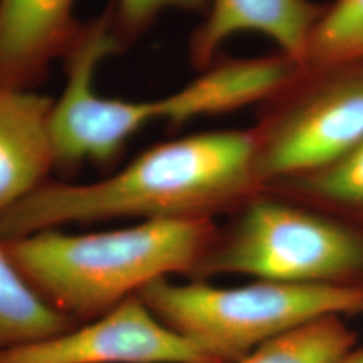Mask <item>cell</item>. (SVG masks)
Instances as JSON below:
<instances>
[{"instance_id": "cell-1", "label": "cell", "mask_w": 363, "mask_h": 363, "mask_svg": "<svg viewBox=\"0 0 363 363\" xmlns=\"http://www.w3.org/2000/svg\"><path fill=\"white\" fill-rule=\"evenodd\" d=\"M257 194L255 132H202L156 144L101 181L46 182L0 217V241L72 223L211 218Z\"/></svg>"}, {"instance_id": "cell-15", "label": "cell", "mask_w": 363, "mask_h": 363, "mask_svg": "<svg viewBox=\"0 0 363 363\" xmlns=\"http://www.w3.org/2000/svg\"><path fill=\"white\" fill-rule=\"evenodd\" d=\"M208 3L210 0H116L112 18L116 31L136 33L148 26L163 11H199L208 9Z\"/></svg>"}, {"instance_id": "cell-10", "label": "cell", "mask_w": 363, "mask_h": 363, "mask_svg": "<svg viewBox=\"0 0 363 363\" xmlns=\"http://www.w3.org/2000/svg\"><path fill=\"white\" fill-rule=\"evenodd\" d=\"M206 21L195 33V64L208 65L222 43L242 33L271 39L283 55L301 64L322 11L310 0H210Z\"/></svg>"}, {"instance_id": "cell-14", "label": "cell", "mask_w": 363, "mask_h": 363, "mask_svg": "<svg viewBox=\"0 0 363 363\" xmlns=\"http://www.w3.org/2000/svg\"><path fill=\"white\" fill-rule=\"evenodd\" d=\"M361 61L363 0H337L318 19L301 64L331 67Z\"/></svg>"}, {"instance_id": "cell-8", "label": "cell", "mask_w": 363, "mask_h": 363, "mask_svg": "<svg viewBox=\"0 0 363 363\" xmlns=\"http://www.w3.org/2000/svg\"><path fill=\"white\" fill-rule=\"evenodd\" d=\"M77 0H0V86L31 89L82 30Z\"/></svg>"}, {"instance_id": "cell-16", "label": "cell", "mask_w": 363, "mask_h": 363, "mask_svg": "<svg viewBox=\"0 0 363 363\" xmlns=\"http://www.w3.org/2000/svg\"><path fill=\"white\" fill-rule=\"evenodd\" d=\"M342 363H363V346H357Z\"/></svg>"}, {"instance_id": "cell-3", "label": "cell", "mask_w": 363, "mask_h": 363, "mask_svg": "<svg viewBox=\"0 0 363 363\" xmlns=\"http://www.w3.org/2000/svg\"><path fill=\"white\" fill-rule=\"evenodd\" d=\"M156 318L214 361L235 363L268 339L327 315L363 313V286L257 280L214 286L156 280L138 294Z\"/></svg>"}, {"instance_id": "cell-5", "label": "cell", "mask_w": 363, "mask_h": 363, "mask_svg": "<svg viewBox=\"0 0 363 363\" xmlns=\"http://www.w3.org/2000/svg\"><path fill=\"white\" fill-rule=\"evenodd\" d=\"M121 39L112 13L84 25L66 61L65 88L54 100L52 136L57 169L113 160L130 138L164 120L163 99L123 100L96 88L99 67L115 54Z\"/></svg>"}, {"instance_id": "cell-12", "label": "cell", "mask_w": 363, "mask_h": 363, "mask_svg": "<svg viewBox=\"0 0 363 363\" xmlns=\"http://www.w3.org/2000/svg\"><path fill=\"white\" fill-rule=\"evenodd\" d=\"M357 334L340 315H327L271 337L235 363H342Z\"/></svg>"}, {"instance_id": "cell-9", "label": "cell", "mask_w": 363, "mask_h": 363, "mask_svg": "<svg viewBox=\"0 0 363 363\" xmlns=\"http://www.w3.org/2000/svg\"><path fill=\"white\" fill-rule=\"evenodd\" d=\"M52 104V99L33 89L0 86V217L57 169Z\"/></svg>"}, {"instance_id": "cell-6", "label": "cell", "mask_w": 363, "mask_h": 363, "mask_svg": "<svg viewBox=\"0 0 363 363\" xmlns=\"http://www.w3.org/2000/svg\"><path fill=\"white\" fill-rule=\"evenodd\" d=\"M253 132L259 191L337 162L363 140V73L300 91Z\"/></svg>"}, {"instance_id": "cell-4", "label": "cell", "mask_w": 363, "mask_h": 363, "mask_svg": "<svg viewBox=\"0 0 363 363\" xmlns=\"http://www.w3.org/2000/svg\"><path fill=\"white\" fill-rule=\"evenodd\" d=\"M214 235L190 274L206 280L247 274L292 284H351L363 276V235L304 205L276 195L247 201Z\"/></svg>"}, {"instance_id": "cell-2", "label": "cell", "mask_w": 363, "mask_h": 363, "mask_svg": "<svg viewBox=\"0 0 363 363\" xmlns=\"http://www.w3.org/2000/svg\"><path fill=\"white\" fill-rule=\"evenodd\" d=\"M216 233L211 218L150 220L93 233L48 229L1 242L39 295L81 325L156 280L190 276Z\"/></svg>"}, {"instance_id": "cell-13", "label": "cell", "mask_w": 363, "mask_h": 363, "mask_svg": "<svg viewBox=\"0 0 363 363\" xmlns=\"http://www.w3.org/2000/svg\"><path fill=\"white\" fill-rule=\"evenodd\" d=\"M271 191L300 205L330 203L363 208V140L323 169L273 183L261 193Z\"/></svg>"}, {"instance_id": "cell-7", "label": "cell", "mask_w": 363, "mask_h": 363, "mask_svg": "<svg viewBox=\"0 0 363 363\" xmlns=\"http://www.w3.org/2000/svg\"><path fill=\"white\" fill-rule=\"evenodd\" d=\"M0 363H218L163 325L142 298L60 335L0 352Z\"/></svg>"}, {"instance_id": "cell-11", "label": "cell", "mask_w": 363, "mask_h": 363, "mask_svg": "<svg viewBox=\"0 0 363 363\" xmlns=\"http://www.w3.org/2000/svg\"><path fill=\"white\" fill-rule=\"evenodd\" d=\"M77 325L39 295L0 241V352L60 335Z\"/></svg>"}]
</instances>
